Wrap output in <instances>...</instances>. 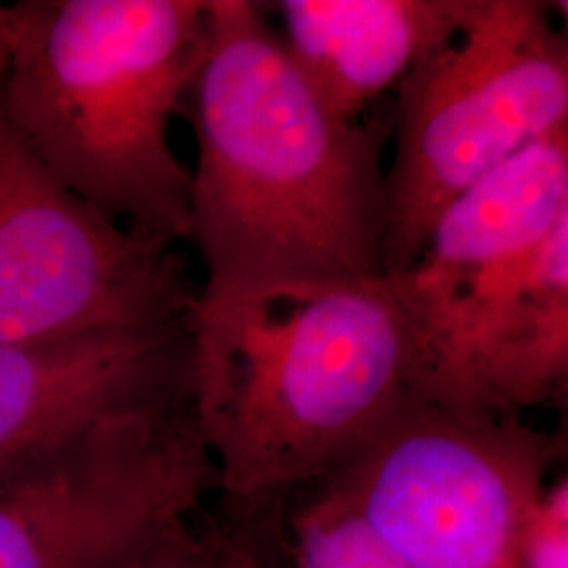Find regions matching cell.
Returning a JSON list of instances; mask_svg holds the SVG:
<instances>
[{
	"label": "cell",
	"mask_w": 568,
	"mask_h": 568,
	"mask_svg": "<svg viewBox=\"0 0 568 568\" xmlns=\"http://www.w3.org/2000/svg\"><path fill=\"white\" fill-rule=\"evenodd\" d=\"M196 138L190 239L203 293L384 274V131L326 105L251 0H209L182 112Z\"/></svg>",
	"instance_id": "1"
},
{
	"label": "cell",
	"mask_w": 568,
	"mask_h": 568,
	"mask_svg": "<svg viewBox=\"0 0 568 568\" xmlns=\"http://www.w3.org/2000/svg\"><path fill=\"white\" fill-rule=\"evenodd\" d=\"M190 345L192 408L239 509L316 487L415 394V337L386 276L199 291Z\"/></svg>",
	"instance_id": "2"
},
{
	"label": "cell",
	"mask_w": 568,
	"mask_h": 568,
	"mask_svg": "<svg viewBox=\"0 0 568 568\" xmlns=\"http://www.w3.org/2000/svg\"><path fill=\"white\" fill-rule=\"evenodd\" d=\"M0 116L72 194L142 241L190 239L171 122L204 60L209 0L0 4Z\"/></svg>",
	"instance_id": "3"
},
{
	"label": "cell",
	"mask_w": 568,
	"mask_h": 568,
	"mask_svg": "<svg viewBox=\"0 0 568 568\" xmlns=\"http://www.w3.org/2000/svg\"><path fill=\"white\" fill-rule=\"evenodd\" d=\"M396 93L386 276L415 264L436 220L467 187L567 129V37L548 2L485 0L478 18Z\"/></svg>",
	"instance_id": "4"
},
{
	"label": "cell",
	"mask_w": 568,
	"mask_h": 568,
	"mask_svg": "<svg viewBox=\"0 0 568 568\" xmlns=\"http://www.w3.org/2000/svg\"><path fill=\"white\" fill-rule=\"evenodd\" d=\"M556 455L558 443L523 417L413 394L318 485L356 509L408 568H516L520 528Z\"/></svg>",
	"instance_id": "5"
},
{
	"label": "cell",
	"mask_w": 568,
	"mask_h": 568,
	"mask_svg": "<svg viewBox=\"0 0 568 568\" xmlns=\"http://www.w3.org/2000/svg\"><path fill=\"white\" fill-rule=\"evenodd\" d=\"M215 488L192 400L114 419L0 476V568H129Z\"/></svg>",
	"instance_id": "6"
},
{
	"label": "cell",
	"mask_w": 568,
	"mask_h": 568,
	"mask_svg": "<svg viewBox=\"0 0 568 568\" xmlns=\"http://www.w3.org/2000/svg\"><path fill=\"white\" fill-rule=\"evenodd\" d=\"M196 300L175 246L103 217L0 116V344L178 325Z\"/></svg>",
	"instance_id": "7"
},
{
	"label": "cell",
	"mask_w": 568,
	"mask_h": 568,
	"mask_svg": "<svg viewBox=\"0 0 568 568\" xmlns=\"http://www.w3.org/2000/svg\"><path fill=\"white\" fill-rule=\"evenodd\" d=\"M568 217V126L527 145L443 211L415 264L386 276L415 337V396L440 403L490 300Z\"/></svg>",
	"instance_id": "8"
},
{
	"label": "cell",
	"mask_w": 568,
	"mask_h": 568,
	"mask_svg": "<svg viewBox=\"0 0 568 568\" xmlns=\"http://www.w3.org/2000/svg\"><path fill=\"white\" fill-rule=\"evenodd\" d=\"M192 400L190 318L143 331L0 344V476L95 429Z\"/></svg>",
	"instance_id": "9"
},
{
	"label": "cell",
	"mask_w": 568,
	"mask_h": 568,
	"mask_svg": "<svg viewBox=\"0 0 568 568\" xmlns=\"http://www.w3.org/2000/svg\"><path fill=\"white\" fill-rule=\"evenodd\" d=\"M485 0H283L284 47L342 119L363 112L455 41Z\"/></svg>",
	"instance_id": "10"
},
{
	"label": "cell",
	"mask_w": 568,
	"mask_h": 568,
	"mask_svg": "<svg viewBox=\"0 0 568 568\" xmlns=\"http://www.w3.org/2000/svg\"><path fill=\"white\" fill-rule=\"evenodd\" d=\"M568 377V217L490 300L467 342L445 406L523 417Z\"/></svg>",
	"instance_id": "11"
},
{
	"label": "cell",
	"mask_w": 568,
	"mask_h": 568,
	"mask_svg": "<svg viewBox=\"0 0 568 568\" xmlns=\"http://www.w3.org/2000/svg\"><path fill=\"white\" fill-rule=\"evenodd\" d=\"M312 488L288 518L295 568H408L337 493L321 485Z\"/></svg>",
	"instance_id": "12"
},
{
	"label": "cell",
	"mask_w": 568,
	"mask_h": 568,
	"mask_svg": "<svg viewBox=\"0 0 568 568\" xmlns=\"http://www.w3.org/2000/svg\"><path fill=\"white\" fill-rule=\"evenodd\" d=\"M516 568H568V480L556 478L528 511L516 544Z\"/></svg>",
	"instance_id": "13"
},
{
	"label": "cell",
	"mask_w": 568,
	"mask_h": 568,
	"mask_svg": "<svg viewBox=\"0 0 568 568\" xmlns=\"http://www.w3.org/2000/svg\"><path fill=\"white\" fill-rule=\"evenodd\" d=\"M243 549L192 523L166 532L129 568H257Z\"/></svg>",
	"instance_id": "14"
},
{
	"label": "cell",
	"mask_w": 568,
	"mask_h": 568,
	"mask_svg": "<svg viewBox=\"0 0 568 568\" xmlns=\"http://www.w3.org/2000/svg\"><path fill=\"white\" fill-rule=\"evenodd\" d=\"M4 63H7V49H4V34H2V20H0V81H2Z\"/></svg>",
	"instance_id": "15"
},
{
	"label": "cell",
	"mask_w": 568,
	"mask_h": 568,
	"mask_svg": "<svg viewBox=\"0 0 568 568\" xmlns=\"http://www.w3.org/2000/svg\"><path fill=\"white\" fill-rule=\"evenodd\" d=\"M257 568H260V567H257Z\"/></svg>",
	"instance_id": "16"
}]
</instances>
